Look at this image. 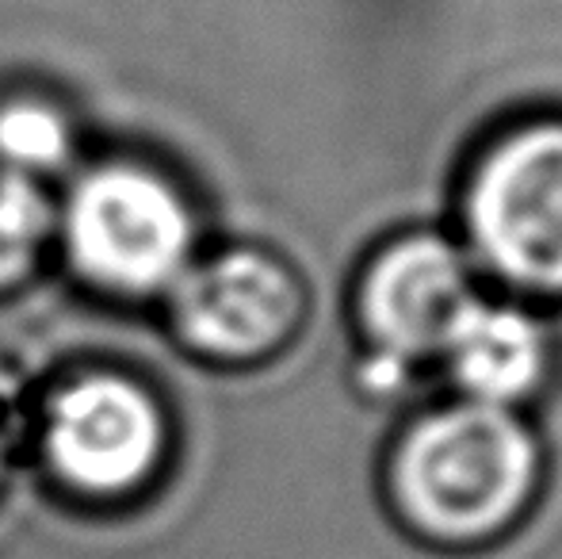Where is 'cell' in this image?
I'll use <instances>...</instances> for the list:
<instances>
[{"label":"cell","instance_id":"obj_1","mask_svg":"<svg viewBox=\"0 0 562 559\" xmlns=\"http://www.w3.org/2000/svg\"><path fill=\"white\" fill-rule=\"evenodd\" d=\"M540 487V445L517 411L440 406L394 452V499L425 537L471 545L509 529Z\"/></svg>","mask_w":562,"mask_h":559},{"label":"cell","instance_id":"obj_2","mask_svg":"<svg viewBox=\"0 0 562 559\" xmlns=\"http://www.w3.org/2000/svg\"><path fill=\"white\" fill-rule=\"evenodd\" d=\"M66 257L115 295H157L195 261V215L169 177L138 161L89 169L58 208Z\"/></svg>","mask_w":562,"mask_h":559},{"label":"cell","instance_id":"obj_3","mask_svg":"<svg viewBox=\"0 0 562 559\" xmlns=\"http://www.w3.org/2000/svg\"><path fill=\"white\" fill-rule=\"evenodd\" d=\"M467 231L486 269L528 291H562V123H528L479 161Z\"/></svg>","mask_w":562,"mask_h":559},{"label":"cell","instance_id":"obj_4","mask_svg":"<svg viewBox=\"0 0 562 559\" xmlns=\"http://www.w3.org/2000/svg\"><path fill=\"white\" fill-rule=\"evenodd\" d=\"M43 452L69 491L126 499L161 471L169 418L134 376L85 372L54 391L43 418Z\"/></svg>","mask_w":562,"mask_h":559},{"label":"cell","instance_id":"obj_5","mask_svg":"<svg viewBox=\"0 0 562 559\" xmlns=\"http://www.w3.org/2000/svg\"><path fill=\"white\" fill-rule=\"evenodd\" d=\"M165 295L177 334L211 360H260L303 322L295 272L249 246L195 257Z\"/></svg>","mask_w":562,"mask_h":559},{"label":"cell","instance_id":"obj_6","mask_svg":"<svg viewBox=\"0 0 562 559\" xmlns=\"http://www.w3.org/2000/svg\"><path fill=\"white\" fill-rule=\"evenodd\" d=\"M474 299L479 291L467 254L437 234L394 242L371 265L360 291L375 353L402 368L437 357L456 318Z\"/></svg>","mask_w":562,"mask_h":559},{"label":"cell","instance_id":"obj_7","mask_svg":"<svg viewBox=\"0 0 562 559\" xmlns=\"http://www.w3.org/2000/svg\"><path fill=\"white\" fill-rule=\"evenodd\" d=\"M437 357L445 360L459 399L513 411L543 383L551 345L525 306L479 295L456 318Z\"/></svg>","mask_w":562,"mask_h":559},{"label":"cell","instance_id":"obj_8","mask_svg":"<svg viewBox=\"0 0 562 559\" xmlns=\"http://www.w3.org/2000/svg\"><path fill=\"white\" fill-rule=\"evenodd\" d=\"M58 231V208L43 180L0 169V288L23 280Z\"/></svg>","mask_w":562,"mask_h":559},{"label":"cell","instance_id":"obj_9","mask_svg":"<svg viewBox=\"0 0 562 559\" xmlns=\"http://www.w3.org/2000/svg\"><path fill=\"white\" fill-rule=\"evenodd\" d=\"M74 154V131L58 108L43 100H4L0 104V169L43 180Z\"/></svg>","mask_w":562,"mask_h":559},{"label":"cell","instance_id":"obj_10","mask_svg":"<svg viewBox=\"0 0 562 559\" xmlns=\"http://www.w3.org/2000/svg\"><path fill=\"white\" fill-rule=\"evenodd\" d=\"M0 471H4V440H0Z\"/></svg>","mask_w":562,"mask_h":559}]
</instances>
